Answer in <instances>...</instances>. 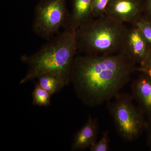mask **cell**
<instances>
[{
	"label": "cell",
	"mask_w": 151,
	"mask_h": 151,
	"mask_svg": "<svg viewBox=\"0 0 151 151\" xmlns=\"http://www.w3.org/2000/svg\"><path fill=\"white\" fill-rule=\"evenodd\" d=\"M139 28L142 35L151 48V20L143 15L134 24Z\"/></svg>",
	"instance_id": "obj_13"
},
{
	"label": "cell",
	"mask_w": 151,
	"mask_h": 151,
	"mask_svg": "<svg viewBox=\"0 0 151 151\" xmlns=\"http://www.w3.org/2000/svg\"><path fill=\"white\" fill-rule=\"evenodd\" d=\"M99 127L97 119L89 116L86 124L74 136L71 150H81L89 148L97 141Z\"/></svg>",
	"instance_id": "obj_9"
},
{
	"label": "cell",
	"mask_w": 151,
	"mask_h": 151,
	"mask_svg": "<svg viewBox=\"0 0 151 151\" xmlns=\"http://www.w3.org/2000/svg\"><path fill=\"white\" fill-rule=\"evenodd\" d=\"M70 12L66 0H40L36 6L32 23L34 32L47 40L69 27Z\"/></svg>",
	"instance_id": "obj_5"
},
{
	"label": "cell",
	"mask_w": 151,
	"mask_h": 151,
	"mask_svg": "<svg viewBox=\"0 0 151 151\" xmlns=\"http://www.w3.org/2000/svg\"><path fill=\"white\" fill-rule=\"evenodd\" d=\"M144 15L151 20V0H144Z\"/></svg>",
	"instance_id": "obj_17"
},
{
	"label": "cell",
	"mask_w": 151,
	"mask_h": 151,
	"mask_svg": "<svg viewBox=\"0 0 151 151\" xmlns=\"http://www.w3.org/2000/svg\"><path fill=\"white\" fill-rule=\"evenodd\" d=\"M109 0H93L92 13L94 18H97L105 14L106 8Z\"/></svg>",
	"instance_id": "obj_15"
},
{
	"label": "cell",
	"mask_w": 151,
	"mask_h": 151,
	"mask_svg": "<svg viewBox=\"0 0 151 151\" xmlns=\"http://www.w3.org/2000/svg\"><path fill=\"white\" fill-rule=\"evenodd\" d=\"M69 27L77 29L94 18L92 13L93 0H71Z\"/></svg>",
	"instance_id": "obj_10"
},
{
	"label": "cell",
	"mask_w": 151,
	"mask_h": 151,
	"mask_svg": "<svg viewBox=\"0 0 151 151\" xmlns=\"http://www.w3.org/2000/svg\"><path fill=\"white\" fill-rule=\"evenodd\" d=\"M91 151H108L110 150V139L108 131H105L100 140L96 141L89 147Z\"/></svg>",
	"instance_id": "obj_14"
},
{
	"label": "cell",
	"mask_w": 151,
	"mask_h": 151,
	"mask_svg": "<svg viewBox=\"0 0 151 151\" xmlns=\"http://www.w3.org/2000/svg\"><path fill=\"white\" fill-rule=\"evenodd\" d=\"M76 31L73 28L64 29L47 40L35 53L22 55L21 60L27 65L28 69L20 84H24L42 74L50 73L59 75L68 84L77 51Z\"/></svg>",
	"instance_id": "obj_2"
},
{
	"label": "cell",
	"mask_w": 151,
	"mask_h": 151,
	"mask_svg": "<svg viewBox=\"0 0 151 151\" xmlns=\"http://www.w3.org/2000/svg\"><path fill=\"white\" fill-rule=\"evenodd\" d=\"M108 109L119 136L128 142L136 140L146 129L145 113L133 103L132 95L119 94L108 102Z\"/></svg>",
	"instance_id": "obj_4"
},
{
	"label": "cell",
	"mask_w": 151,
	"mask_h": 151,
	"mask_svg": "<svg viewBox=\"0 0 151 151\" xmlns=\"http://www.w3.org/2000/svg\"><path fill=\"white\" fill-rule=\"evenodd\" d=\"M144 72L147 73V74H148V75L151 78V67L148 68V69H147L145 72Z\"/></svg>",
	"instance_id": "obj_19"
},
{
	"label": "cell",
	"mask_w": 151,
	"mask_h": 151,
	"mask_svg": "<svg viewBox=\"0 0 151 151\" xmlns=\"http://www.w3.org/2000/svg\"><path fill=\"white\" fill-rule=\"evenodd\" d=\"M32 94V103L34 105L47 107L50 105L51 94L37 83L36 84Z\"/></svg>",
	"instance_id": "obj_12"
},
{
	"label": "cell",
	"mask_w": 151,
	"mask_h": 151,
	"mask_svg": "<svg viewBox=\"0 0 151 151\" xmlns=\"http://www.w3.org/2000/svg\"><path fill=\"white\" fill-rule=\"evenodd\" d=\"M148 122H147L146 129L147 130V139L151 150V116L149 117Z\"/></svg>",
	"instance_id": "obj_18"
},
{
	"label": "cell",
	"mask_w": 151,
	"mask_h": 151,
	"mask_svg": "<svg viewBox=\"0 0 151 151\" xmlns=\"http://www.w3.org/2000/svg\"><path fill=\"white\" fill-rule=\"evenodd\" d=\"M132 97L145 114L151 116V78L142 72L132 85Z\"/></svg>",
	"instance_id": "obj_8"
},
{
	"label": "cell",
	"mask_w": 151,
	"mask_h": 151,
	"mask_svg": "<svg viewBox=\"0 0 151 151\" xmlns=\"http://www.w3.org/2000/svg\"><path fill=\"white\" fill-rule=\"evenodd\" d=\"M150 67H151V48L149 51L148 54L144 64L139 67H138V71L142 72H145L148 68Z\"/></svg>",
	"instance_id": "obj_16"
},
{
	"label": "cell",
	"mask_w": 151,
	"mask_h": 151,
	"mask_svg": "<svg viewBox=\"0 0 151 151\" xmlns=\"http://www.w3.org/2000/svg\"><path fill=\"white\" fill-rule=\"evenodd\" d=\"M129 28L104 14L76 31L77 51L84 55H109L123 51Z\"/></svg>",
	"instance_id": "obj_3"
},
{
	"label": "cell",
	"mask_w": 151,
	"mask_h": 151,
	"mask_svg": "<svg viewBox=\"0 0 151 151\" xmlns=\"http://www.w3.org/2000/svg\"><path fill=\"white\" fill-rule=\"evenodd\" d=\"M144 0H109L105 14L132 25L144 15Z\"/></svg>",
	"instance_id": "obj_6"
},
{
	"label": "cell",
	"mask_w": 151,
	"mask_h": 151,
	"mask_svg": "<svg viewBox=\"0 0 151 151\" xmlns=\"http://www.w3.org/2000/svg\"><path fill=\"white\" fill-rule=\"evenodd\" d=\"M138 68L123 51L109 55H84L74 58L70 81L82 103L96 107L120 94Z\"/></svg>",
	"instance_id": "obj_1"
},
{
	"label": "cell",
	"mask_w": 151,
	"mask_h": 151,
	"mask_svg": "<svg viewBox=\"0 0 151 151\" xmlns=\"http://www.w3.org/2000/svg\"><path fill=\"white\" fill-rule=\"evenodd\" d=\"M150 49L139 28L135 25L129 28L123 51L130 59L140 66L145 61Z\"/></svg>",
	"instance_id": "obj_7"
},
{
	"label": "cell",
	"mask_w": 151,
	"mask_h": 151,
	"mask_svg": "<svg viewBox=\"0 0 151 151\" xmlns=\"http://www.w3.org/2000/svg\"><path fill=\"white\" fill-rule=\"evenodd\" d=\"M37 84L51 95L59 92L68 83L61 76L54 73H46L37 77Z\"/></svg>",
	"instance_id": "obj_11"
}]
</instances>
